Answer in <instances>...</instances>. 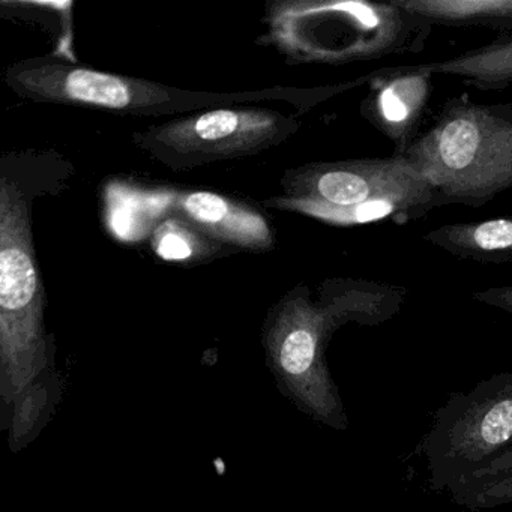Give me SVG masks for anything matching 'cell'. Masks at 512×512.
<instances>
[{"mask_svg":"<svg viewBox=\"0 0 512 512\" xmlns=\"http://www.w3.org/2000/svg\"><path fill=\"white\" fill-rule=\"evenodd\" d=\"M152 245L158 256L170 262H196L221 247L178 217L169 218L157 227Z\"/></svg>","mask_w":512,"mask_h":512,"instance_id":"cell-15","label":"cell"},{"mask_svg":"<svg viewBox=\"0 0 512 512\" xmlns=\"http://www.w3.org/2000/svg\"><path fill=\"white\" fill-rule=\"evenodd\" d=\"M373 94L364 109L371 122L398 145L403 154L413 142L430 95V74L416 67L385 68L376 71Z\"/></svg>","mask_w":512,"mask_h":512,"instance_id":"cell-10","label":"cell"},{"mask_svg":"<svg viewBox=\"0 0 512 512\" xmlns=\"http://www.w3.org/2000/svg\"><path fill=\"white\" fill-rule=\"evenodd\" d=\"M8 86L35 103L101 110L124 116H163L199 112L206 107L275 100L283 89L248 94H208L164 86L148 80L77 67L55 58L31 59L8 68Z\"/></svg>","mask_w":512,"mask_h":512,"instance_id":"cell-5","label":"cell"},{"mask_svg":"<svg viewBox=\"0 0 512 512\" xmlns=\"http://www.w3.org/2000/svg\"><path fill=\"white\" fill-rule=\"evenodd\" d=\"M395 4L428 25L512 29V0H395Z\"/></svg>","mask_w":512,"mask_h":512,"instance_id":"cell-12","label":"cell"},{"mask_svg":"<svg viewBox=\"0 0 512 512\" xmlns=\"http://www.w3.org/2000/svg\"><path fill=\"white\" fill-rule=\"evenodd\" d=\"M172 209L176 217L217 244L250 251L274 247L268 221L247 203L211 191H187L173 197Z\"/></svg>","mask_w":512,"mask_h":512,"instance_id":"cell-9","label":"cell"},{"mask_svg":"<svg viewBox=\"0 0 512 512\" xmlns=\"http://www.w3.org/2000/svg\"><path fill=\"white\" fill-rule=\"evenodd\" d=\"M298 122L262 107H214L137 134L136 143L173 170L196 169L218 161L256 157L281 145Z\"/></svg>","mask_w":512,"mask_h":512,"instance_id":"cell-8","label":"cell"},{"mask_svg":"<svg viewBox=\"0 0 512 512\" xmlns=\"http://www.w3.org/2000/svg\"><path fill=\"white\" fill-rule=\"evenodd\" d=\"M425 241L460 259L512 263V217L446 224L427 233Z\"/></svg>","mask_w":512,"mask_h":512,"instance_id":"cell-11","label":"cell"},{"mask_svg":"<svg viewBox=\"0 0 512 512\" xmlns=\"http://www.w3.org/2000/svg\"><path fill=\"white\" fill-rule=\"evenodd\" d=\"M281 187L283 197L268 206L337 226L403 224L442 206L430 182L401 154L296 167L284 173Z\"/></svg>","mask_w":512,"mask_h":512,"instance_id":"cell-2","label":"cell"},{"mask_svg":"<svg viewBox=\"0 0 512 512\" xmlns=\"http://www.w3.org/2000/svg\"><path fill=\"white\" fill-rule=\"evenodd\" d=\"M422 73L458 77L478 89H500L512 83V40L496 41L448 61L416 65Z\"/></svg>","mask_w":512,"mask_h":512,"instance_id":"cell-13","label":"cell"},{"mask_svg":"<svg viewBox=\"0 0 512 512\" xmlns=\"http://www.w3.org/2000/svg\"><path fill=\"white\" fill-rule=\"evenodd\" d=\"M428 23L410 16L395 0L286 2L271 11V35L299 62L347 64L413 50Z\"/></svg>","mask_w":512,"mask_h":512,"instance_id":"cell-4","label":"cell"},{"mask_svg":"<svg viewBox=\"0 0 512 512\" xmlns=\"http://www.w3.org/2000/svg\"><path fill=\"white\" fill-rule=\"evenodd\" d=\"M473 299L479 304L488 305V307L496 308V310L512 316V284L476 292Z\"/></svg>","mask_w":512,"mask_h":512,"instance_id":"cell-16","label":"cell"},{"mask_svg":"<svg viewBox=\"0 0 512 512\" xmlns=\"http://www.w3.org/2000/svg\"><path fill=\"white\" fill-rule=\"evenodd\" d=\"M512 448V373L452 392L419 445L427 485L443 493Z\"/></svg>","mask_w":512,"mask_h":512,"instance_id":"cell-7","label":"cell"},{"mask_svg":"<svg viewBox=\"0 0 512 512\" xmlns=\"http://www.w3.org/2000/svg\"><path fill=\"white\" fill-rule=\"evenodd\" d=\"M448 493L452 502L469 511L512 505V448L458 482Z\"/></svg>","mask_w":512,"mask_h":512,"instance_id":"cell-14","label":"cell"},{"mask_svg":"<svg viewBox=\"0 0 512 512\" xmlns=\"http://www.w3.org/2000/svg\"><path fill=\"white\" fill-rule=\"evenodd\" d=\"M44 286L25 193L0 181V358L5 394H19L46 362Z\"/></svg>","mask_w":512,"mask_h":512,"instance_id":"cell-6","label":"cell"},{"mask_svg":"<svg viewBox=\"0 0 512 512\" xmlns=\"http://www.w3.org/2000/svg\"><path fill=\"white\" fill-rule=\"evenodd\" d=\"M401 286L332 278L313 301L307 287L287 293L269 314L266 346L275 370L295 400L317 421L346 430V410L326 364V347L346 323L379 326L397 316L406 302Z\"/></svg>","mask_w":512,"mask_h":512,"instance_id":"cell-1","label":"cell"},{"mask_svg":"<svg viewBox=\"0 0 512 512\" xmlns=\"http://www.w3.org/2000/svg\"><path fill=\"white\" fill-rule=\"evenodd\" d=\"M401 155L442 206L485 205L512 188V109L455 98Z\"/></svg>","mask_w":512,"mask_h":512,"instance_id":"cell-3","label":"cell"}]
</instances>
